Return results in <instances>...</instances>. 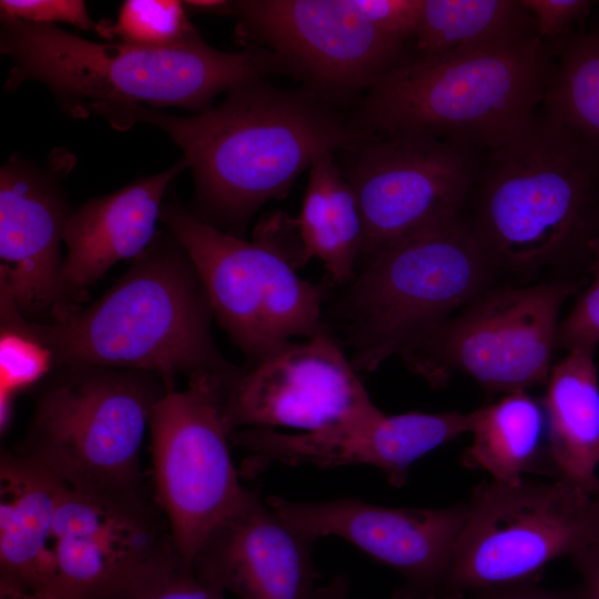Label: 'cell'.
<instances>
[{
  "label": "cell",
  "mask_w": 599,
  "mask_h": 599,
  "mask_svg": "<svg viewBox=\"0 0 599 599\" xmlns=\"http://www.w3.org/2000/svg\"><path fill=\"white\" fill-rule=\"evenodd\" d=\"M224 593L179 559L146 575L119 599H225Z\"/></svg>",
  "instance_id": "29"
},
{
  "label": "cell",
  "mask_w": 599,
  "mask_h": 599,
  "mask_svg": "<svg viewBox=\"0 0 599 599\" xmlns=\"http://www.w3.org/2000/svg\"><path fill=\"white\" fill-rule=\"evenodd\" d=\"M339 169L362 213L358 264L390 244L457 217L481 158L475 148L428 134H370L341 153Z\"/></svg>",
  "instance_id": "13"
},
{
  "label": "cell",
  "mask_w": 599,
  "mask_h": 599,
  "mask_svg": "<svg viewBox=\"0 0 599 599\" xmlns=\"http://www.w3.org/2000/svg\"><path fill=\"white\" fill-rule=\"evenodd\" d=\"M314 540L280 516L256 493L205 538L191 567L240 599H315Z\"/></svg>",
  "instance_id": "19"
},
{
  "label": "cell",
  "mask_w": 599,
  "mask_h": 599,
  "mask_svg": "<svg viewBox=\"0 0 599 599\" xmlns=\"http://www.w3.org/2000/svg\"><path fill=\"white\" fill-rule=\"evenodd\" d=\"M537 34L522 0H423L413 55L428 57Z\"/></svg>",
  "instance_id": "25"
},
{
  "label": "cell",
  "mask_w": 599,
  "mask_h": 599,
  "mask_svg": "<svg viewBox=\"0 0 599 599\" xmlns=\"http://www.w3.org/2000/svg\"><path fill=\"white\" fill-rule=\"evenodd\" d=\"M495 263L460 217L433 225L363 262L339 302L357 373L376 370L484 292Z\"/></svg>",
  "instance_id": "6"
},
{
  "label": "cell",
  "mask_w": 599,
  "mask_h": 599,
  "mask_svg": "<svg viewBox=\"0 0 599 599\" xmlns=\"http://www.w3.org/2000/svg\"><path fill=\"white\" fill-rule=\"evenodd\" d=\"M0 52L12 67L8 92L27 82L44 85L70 116L87 119L105 106H175L194 114L220 93L283 73L263 49L225 52L201 37L169 48L97 42L55 24L0 16Z\"/></svg>",
  "instance_id": "3"
},
{
  "label": "cell",
  "mask_w": 599,
  "mask_h": 599,
  "mask_svg": "<svg viewBox=\"0 0 599 599\" xmlns=\"http://www.w3.org/2000/svg\"><path fill=\"white\" fill-rule=\"evenodd\" d=\"M315 599H355L349 593V585L345 577L333 578L328 583L319 586Z\"/></svg>",
  "instance_id": "37"
},
{
  "label": "cell",
  "mask_w": 599,
  "mask_h": 599,
  "mask_svg": "<svg viewBox=\"0 0 599 599\" xmlns=\"http://www.w3.org/2000/svg\"><path fill=\"white\" fill-rule=\"evenodd\" d=\"M213 317L193 261L164 227L97 301L60 321L29 322V328L51 351L54 368L144 370L174 390L179 375L227 384L242 372L217 349Z\"/></svg>",
  "instance_id": "2"
},
{
  "label": "cell",
  "mask_w": 599,
  "mask_h": 599,
  "mask_svg": "<svg viewBox=\"0 0 599 599\" xmlns=\"http://www.w3.org/2000/svg\"><path fill=\"white\" fill-rule=\"evenodd\" d=\"M167 392L165 382L150 372L54 368L39 384L31 422L12 450L74 489L145 490L141 447L154 406Z\"/></svg>",
  "instance_id": "7"
},
{
  "label": "cell",
  "mask_w": 599,
  "mask_h": 599,
  "mask_svg": "<svg viewBox=\"0 0 599 599\" xmlns=\"http://www.w3.org/2000/svg\"><path fill=\"white\" fill-rule=\"evenodd\" d=\"M487 152L468 223L495 265L588 256L599 235V149L542 113Z\"/></svg>",
  "instance_id": "4"
},
{
  "label": "cell",
  "mask_w": 599,
  "mask_h": 599,
  "mask_svg": "<svg viewBox=\"0 0 599 599\" xmlns=\"http://www.w3.org/2000/svg\"><path fill=\"white\" fill-rule=\"evenodd\" d=\"M186 11L206 14H226L231 13V1L225 0H187L183 1Z\"/></svg>",
  "instance_id": "36"
},
{
  "label": "cell",
  "mask_w": 599,
  "mask_h": 599,
  "mask_svg": "<svg viewBox=\"0 0 599 599\" xmlns=\"http://www.w3.org/2000/svg\"><path fill=\"white\" fill-rule=\"evenodd\" d=\"M0 429L8 428L14 398L54 368L51 351L30 331L8 284L0 278Z\"/></svg>",
  "instance_id": "27"
},
{
  "label": "cell",
  "mask_w": 599,
  "mask_h": 599,
  "mask_svg": "<svg viewBox=\"0 0 599 599\" xmlns=\"http://www.w3.org/2000/svg\"><path fill=\"white\" fill-rule=\"evenodd\" d=\"M577 287L555 282L486 291L400 355L432 386L460 372L489 392L527 390L548 379L559 312Z\"/></svg>",
  "instance_id": "10"
},
{
  "label": "cell",
  "mask_w": 599,
  "mask_h": 599,
  "mask_svg": "<svg viewBox=\"0 0 599 599\" xmlns=\"http://www.w3.org/2000/svg\"><path fill=\"white\" fill-rule=\"evenodd\" d=\"M354 2L376 29L410 45L419 23L423 0H354Z\"/></svg>",
  "instance_id": "32"
},
{
  "label": "cell",
  "mask_w": 599,
  "mask_h": 599,
  "mask_svg": "<svg viewBox=\"0 0 599 599\" xmlns=\"http://www.w3.org/2000/svg\"><path fill=\"white\" fill-rule=\"evenodd\" d=\"M183 559L153 491L65 485L50 546L51 593L119 599L152 571Z\"/></svg>",
  "instance_id": "14"
},
{
  "label": "cell",
  "mask_w": 599,
  "mask_h": 599,
  "mask_svg": "<svg viewBox=\"0 0 599 599\" xmlns=\"http://www.w3.org/2000/svg\"><path fill=\"white\" fill-rule=\"evenodd\" d=\"M266 501L287 522L317 540L337 537L402 577L393 599H438L466 518V502L444 508H393L344 497Z\"/></svg>",
  "instance_id": "16"
},
{
  "label": "cell",
  "mask_w": 599,
  "mask_h": 599,
  "mask_svg": "<svg viewBox=\"0 0 599 599\" xmlns=\"http://www.w3.org/2000/svg\"><path fill=\"white\" fill-rule=\"evenodd\" d=\"M474 412L385 414L324 429L287 434L244 428L231 441L246 451L241 474L253 477L273 464L335 468L366 465L382 470L395 487L405 485L410 466L439 446L469 433Z\"/></svg>",
  "instance_id": "17"
},
{
  "label": "cell",
  "mask_w": 599,
  "mask_h": 599,
  "mask_svg": "<svg viewBox=\"0 0 599 599\" xmlns=\"http://www.w3.org/2000/svg\"><path fill=\"white\" fill-rule=\"evenodd\" d=\"M0 16L37 24L68 23L113 40L112 21H95L81 0H1Z\"/></svg>",
  "instance_id": "30"
},
{
  "label": "cell",
  "mask_w": 599,
  "mask_h": 599,
  "mask_svg": "<svg viewBox=\"0 0 599 599\" xmlns=\"http://www.w3.org/2000/svg\"><path fill=\"white\" fill-rule=\"evenodd\" d=\"M595 495H596V497H597V498H598V500H599V487H598V489H597V491H596V494H595Z\"/></svg>",
  "instance_id": "40"
},
{
  "label": "cell",
  "mask_w": 599,
  "mask_h": 599,
  "mask_svg": "<svg viewBox=\"0 0 599 599\" xmlns=\"http://www.w3.org/2000/svg\"><path fill=\"white\" fill-rule=\"evenodd\" d=\"M221 410L232 434L243 427L315 432L372 416L379 408L324 328L243 368L221 390Z\"/></svg>",
  "instance_id": "15"
},
{
  "label": "cell",
  "mask_w": 599,
  "mask_h": 599,
  "mask_svg": "<svg viewBox=\"0 0 599 599\" xmlns=\"http://www.w3.org/2000/svg\"><path fill=\"white\" fill-rule=\"evenodd\" d=\"M466 502L438 599L538 581L551 561L599 540V500L561 479L479 484Z\"/></svg>",
  "instance_id": "9"
},
{
  "label": "cell",
  "mask_w": 599,
  "mask_h": 599,
  "mask_svg": "<svg viewBox=\"0 0 599 599\" xmlns=\"http://www.w3.org/2000/svg\"><path fill=\"white\" fill-rule=\"evenodd\" d=\"M474 414L473 441L461 456L465 467L509 484L522 480L527 474L555 477L542 443L545 412L526 390L505 394Z\"/></svg>",
  "instance_id": "24"
},
{
  "label": "cell",
  "mask_w": 599,
  "mask_h": 599,
  "mask_svg": "<svg viewBox=\"0 0 599 599\" xmlns=\"http://www.w3.org/2000/svg\"><path fill=\"white\" fill-rule=\"evenodd\" d=\"M550 51L544 113L599 149V31L562 37Z\"/></svg>",
  "instance_id": "26"
},
{
  "label": "cell",
  "mask_w": 599,
  "mask_h": 599,
  "mask_svg": "<svg viewBox=\"0 0 599 599\" xmlns=\"http://www.w3.org/2000/svg\"><path fill=\"white\" fill-rule=\"evenodd\" d=\"M571 559L582 579V599H599V540L575 554Z\"/></svg>",
  "instance_id": "35"
},
{
  "label": "cell",
  "mask_w": 599,
  "mask_h": 599,
  "mask_svg": "<svg viewBox=\"0 0 599 599\" xmlns=\"http://www.w3.org/2000/svg\"><path fill=\"white\" fill-rule=\"evenodd\" d=\"M235 39L263 49L283 74L331 105L362 98L382 75L409 59L410 45L376 29L354 0H236Z\"/></svg>",
  "instance_id": "11"
},
{
  "label": "cell",
  "mask_w": 599,
  "mask_h": 599,
  "mask_svg": "<svg viewBox=\"0 0 599 599\" xmlns=\"http://www.w3.org/2000/svg\"><path fill=\"white\" fill-rule=\"evenodd\" d=\"M542 399L555 479L591 494L599 487V375L595 349L578 348L552 365Z\"/></svg>",
  "instance_id": "22"
},
{
  "label": "cell",
  "mask_w": 599,
  "mask_h": 599,
  "mask_svg": "<svg viewBox=\"0 0 599 599\" xmlns=\"http://www.w3.org/2000/svg\"><path fill=\"white\" fill-rule=\"evenodd\" d=\"M308 173L296 219L303 262L318 258L331 281L345 286L358 266L364 242L357 199L334 155L315 162Z\"/></svg>",
  "instance_id": "23"
},
{
  "label": "cell",
  "mask_w": 599,
  "mask_h": 599,
  "mask_svg": "<svg viewBox=\"0 0 599 599\" xmlns=\"http://www.w3.org/2000/svg\"><path fill=\"white\" fill-rule=\"evenodd\" d=\"M468 599H582L578 591H558L540 587L537 581L518 582L474 592Z\"/></svg>",
  "instance_id": "34"
},
{
  "label": "cell",
  "mask_w": 599,
  "mask_h": 599,
  "mask_svg": "<svg viewBox=\"0 0 599 599\" xmlns=\"http://www.w3.org/2000/svg\"><path fill=\"white\" fill-rule=\"evenodd\" d=\"M65 484L12 449L0 456V583L51 593L50 546Z\"/></svg>",
  "instance_id": "21"
},
{
  "label": "cell",
  "mask_w": 599,
  "mask_h": 599,
  "mask_svg": "<svg viewBox=\"0 0 599 599\" xmlns=\"http://www.w3.org/2000/svg\"><path fill=\"white\" fill-rule=\"evenodd\" d=\"M224 383L203 376L167 392L150 419L153 495L183 560L247 497L221 410Z\"/></svg>",
  "instance_id": "12"
},
{
  "label": "cell",
  "mask_w": 599,
  "mask_h": 599,
  "mask_svg": "<svg viewBox=\"0 0 599 599\" xmlns=\"http://www.w3.org/2000/svg\"><path fill=\"white\" fill-rule=\"evenodd\" d=\"M587 252L591 258V270H599V235L588 242Z\"/></svg>",
  "instance_id": "39"
},
{
  "label": "cell",
  "mask_w": 599,
  "mask_h": 599,
  "mask_svg": "<svg viewBox=\"0 0 599 599\" xmlns=\"http://www.w3.org/2000/svg\"><path fill=\"white\" fill-rule=\"evenodd\" d=\"M532 14L537 34L544 41L558 40L568 35L570 26L582 20L590 12L589 0H522Z\"/></svg>",
  "instance_id": "33"
},
{
  "label": "cell",
  "mask_w": 599,
  "mask_h": 599,
  "mask_svg": "<svg viewBox=\"0 0 599 599\" xmlns=\"http://www.w3.org/2000/svg\"><path fill=\"white\" fill-rule=\"evenodd\" d=\"M94 115L119 131L146 123L169 134L193 174L192 213L238 237L261 206L286 197L315 162L370 135L304 89H278L265 80L238 87L192 115L136 104L101 108Z\"/></svg>",
  "instance_id": "1"
},
{
  "label": "cell",
  "mask_w": 599,
  "mask_h": 599,
  "mask_svg": "<svg viewBox=\"0 0 599 599\" xmlns=\"http://www.w3.org/2000/svg\"><path fill=\"white\" fill-rule=\"evenodd\" d=\"M0 599H62L53 593L0 583Z\"/></svg>",
  "instance_id": "38"
},
{
  "label": "cell",
  "mask_w": 599,
  "mask_h": 599,
  "mask_svg": "<svg viewBox=\"0 0 599 599\" xmlns=\"http://www.w3.org/2000/svg\"><path fill=\"white\" fill-rule=\"evenodd\" d=\"M187 170L183 159L169 169L103 196L88 200L69 217L68 248L51 322L84 306L89 288L115 263L135 258L153 241L160 213L175 176Z\"/></svg>",
  "instance_id": "20"
},
{
  "label": "cell",
  "mask_w": 599,
  "mask_h": 599,
  "mask_svg": "<svg viewBox=\"0 0 599 599\" xmlns=\"http://www.w3.org/2000/svg\"><path fill=\"white\" fill-rule=\"evenodd\" d=\"M112 34L121 42L150 48L175 47L201 37L177 0L124 1Z\"/></svg>",
  "instance_id": "28"
},
{
  "label": "cell",
  "mask_w": 599,
  "mask_h": 599,
  "mask_svg": "<svg viewBox=\"0 0 599 599\" xmlns=\"http://www.w3.org/2000/svg\"><path fill=\"white\" fill-rule=\"evenodd\" d=\"M552 69L538 34L412 55L368 88L349 121L368 134H428L489 151L534 118Z\"/></svg>",
  "instance_id": "5"
},
{
  "label": "cell",
  "mask_w": 599,
  "mask_h": 599,
  "mask_svg": "<svg viewBox=\"0 0 599 599\" xmlns=\"http://www.w3.org/2000/svg\"><path fill=\"white\" fill-rule=\"evenodd\" d=\"M160 221L183 245L206 288L221 327L253 366L294 338L325 326L327 286L302 278L272 230L258 223L254 238L221 231L192 213L172 186Z\"/></svg>",
  "instance_id": "8"
},
{
  "label": "cell",
  "mask_w": 599,
  "mask_h": 599,
  "mask_svg": "<svg viewBox=\"0 0 599 599\" xmlns=\"http://www.w3.org/2000/svg\"><path fill=\"white\" fill-rule=\"evenodd\" d=\"M569 314L559 322L557 347L567 352L592 348L599 343V270Z\"/></svg>",
  "instance_id": "31"
},
{
  "label": "cell",
  "mask_w": 599,
  "mask_h": 599,
  "mask_svg": "<svg viewBox=\"0 0 599 599\" xmlns=\"http://www.w3.org/2000/svg\"><path fill=\"white\" fill-rule=\"evenodd\" d=\"M74 163L60 148L44 166L14 154L0 169V278L31 323L51 322L64 262L61 242L74 211L62 180Z\"/></svg>",
  "instance_id": "18"
}]
</instances>
